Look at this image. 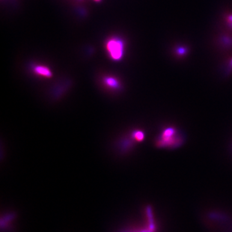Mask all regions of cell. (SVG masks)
Masks as SVG:
<instances>
[{
  "label": "cell",
  "mask_w": 232,
  "mask_h": 232,
  "mask_svg": "<svg viewBox=\"0 0 232 232\" xmlns=\"http://www.w3.org/2000/svg\"><path fill=\"white\" fill-rule=\"evenodd\" d=\"M132 139H134L135 141H141L144 139L145 138V135L144 133L140 131V130H136L135 132H133L132 134Z\"/></svg>",
  "instance_id": "obj_4"
},
{
  "label": "cell",
  "mask_w": 232,
  "mask_h": 232,
  "mask_svg": "<svg viewBox=\"0 0 232 232\" xmlns=\"http://www.w3.org/2000/svg\"><path fill=\"white\" fill-rule=\"evenodd\" d=\"M222 41L226 44V45H231V44H232V40L228 38H226V37L222 39Z\"/></svg>",
  "instance_id": "obj_6"
},
{
  "label": "cell",
  "mask_w": 232,
  "mask_h": 232,
  "mask_svg": "<svg viewBox=\"0 0 232 232\" xmlns=\"http://www.w3.org/2000/svg\"><path fill=\"white\" fill-rule=\"evenodd\" d=\"M33 72L37 75L44 77H50L52 76L51 70L48 67L43 65L34 66L33 67Z\"/></svg>",
  "instance_id": "obj_3"
},
{
  "label": "cell",
  "mask_w": 232,
  "mask_h": 232,
  "mask_svg": "<svg viewBox=\"0 0 232 232\" xmlns=\"http://www.w3.org/2000/svg\"><path fill=\"white\" fill-rule=\"evenodd\" d=\"M95 1H100V0H95Z\"/></svg>",
  "instance_id": "obj_8"
},
{
  "label": "cell",
  "mask_w": 232,
  "mask_h": 232,
  "mask_svg": "<svg viewBox=\"0 0 232 232\" xmlns=\"http://www.w3.org/2000/svg\"><path fill=\"white\" fill-rule=\"evenodd\" d=\"M103 83L107 88L113 90H119L121 88V84L119 80L114 77H105L103 79Z\"/></svg>",
  "instance_id": "obj_2"
},
{
  "label": "cell",
  "mask_w": 232,
  "mask_h": 232,
  "mask_svg": "<svg viewBox=\"0 0 232 232\" xmlns=\"http://www.w3.org/2000/svg\"><path fill=\"white\" fill-rule=\"evenodd\" d=\"M187 50H186V49L184 48V47H179L177 50H176V52L177 54H179V56H183L184 55L185 53H186Z\"/></svg>",
  "instance_id": "obj_5"
},
{
  "label": "cell",
  "mask_w": 232,
  "mask_h": 232,
  "mask_svg": "<svg viewBox=\"0 0 232 232\" xmlns=\"http://www.w3.org/2000/svg\"><path fill=\"white\" fill-rule=\"evenodd\" d=\"M227 22L228 25L232 27V14L230 15L227 17Z\"/></svg>",
  "instance_id": "obj_7"
},
{
  "label": "cell",
  "mask_w": 232,
  "mask_h": 232,
  "mask_svg": "<svg viewBox=\"0 0 232 232\" xmlns=\"http://www.w3.org/2000/svg\"><path fill=\"white\" fill-rule=\"evenodd\" d=\"M106 50L110 57L115 61L120 60L124 54V43L118 38H112L106 42Z\"/></svg>",
  "instance_id": "obj_1"
}]
</instances>
